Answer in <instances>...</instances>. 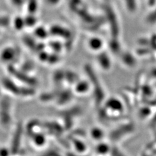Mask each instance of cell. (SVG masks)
Instances as JSON below:
<instances>
[{"instance_id":"cell-6","label":"cell","mask_w":156,"mask_h":156,"mask_svg":"<svg viewBox=\"0 0 156 156\" xmlns=\"http://www.w3.org/2000/svg\"><path fill=\"white\" fill-rule=\"evenodd\" d=\"M110 152L109 146L104 143H101L96 147V152L98 155H105Z\"/></svg>"},{"instance_id":"cell-3","label":"cell","mask_w":156,"mask_h":156,"mask_svg":"<svg viewBox=\"0 0 156 156\" xmlns=\"http://www.w3.org/2000/svg\"><path fill=\"white\" fill-rule=\"evenodd\" d=\"M89 85L88 83L82 81L77 83L75 87V92L79 95H85L89 92Z\"/></svg>"},{"instance_id":"cell-4","label":"cell","mask_w":156,"mask_h":156,"mask_svg":"<svg viewBox=\"0 0 156 156\" xmlns=\"http://www.w3.org/2000/svg\"><path fill=\"white\" fill-rule=\"evenodd\" d=\"M90 135L91 138L97 141H102L105 136V133L104 130L100 128H93L90 129Z\"/></svg>"},{"instance_id":"cell-1","label":"cell","mask_w":156,"mask_h":156,"mask_svg":"<svg viewBox=\"0 0 156 156\" xmlns=\"http://www.w3.org/2000/svg\"><path fill=\"white\" fill-rule=\"evenodd\" d=\"M135 130V126L132 123L125 124L119 126L111 133V140L115 143H120L127 136L132 134Z\"/></svg>"},{"instance_id":"cell-2","label":"cell","mask_w":156,"mask_h":156,"mask_svg":"<svg viewBox=\"0 0 156 156\" xmlns=\"http://www.w3.org/2000/svg\"><path fill=\"white\" fill-rule=\"evenodd\" d=\"M104 112L111 111L113 113L112 116H120L124 113L125 106L121 101L116 98H111L105 102Z\"/></svg>"},{"instance_id":"cell-7","label":"cell","mask_w":156,"mask_h":156,"mask_svg":"<svg viewBox=\"0 0 156 156\" xmlns=\"http://www.w3.org/2000/svg\"><path fill=\"white\" fill-rule=\"evenodd\" d=\"M90 46L92 49H99L101 46V41L98 38H92L90 42Z\"/></svg>"},{"instance_id":"cell-5","label":"cell","mask_w":156,"mask_h":156,"mask_svg":"<svg viewBox=\"0 0 156 156\" xmlns=\"http://www.w3.org/2000/svg\"><path fill=\"white\" fill-rule=\"evenodd\" d=\"M33 143L35 145V146L38 148H42L44 146L46 143V136L44 135L42 133H37L35 135V137L33 139Z\"/></svg>"}]
</instances>
